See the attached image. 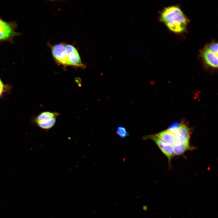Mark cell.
<instances>
[{
	"mask_svg": "<svg viewBox=\"0 0 218 218\" xmlns=\"http://www.w3.org/2000/svg\"><path fill=\"white\" fill-rule=\"evenodd\" d=\"M158 19L170 31L177 34L187 31L190 20L178 5L164 7L159 12Z\"/></svg>",
	"mask_w": 218,
	"mask_h": 218,
	"instance_id": "cell-1",
	"label": "cell"
},
{
	"mask_svg": "<svg viewBox=\"0 0 218 218\" xmlns=\"http://www.w3.org/2000/svg\"><path fill=\"white\" fill-rule=\"evenodd\" d=\"M143 138L144 140L150 139L155 142L162 153L167 158L169 163H170L174 155L172 145L165 142L153 134L144 136Z\"/></svg>",
	"mask_w": 218,
	"mask_h": 218,
	"instance_id": "cell-6",
	"label": "cell"
},
{
	"mask_svg": "<svg viewBox=\"0 0 218 218\" xmlns=\"http://www.w3.org/2000/svg\"><path fill=\"white\" fill-rule=\"evenodd\" d=\"M154 135L165 142L172 146L177 143L175 134L169 129L162 131Z\"/></svg>",
	"mask_w": 218,
	"mask_h": 218,
	"instance_id": "cell-8",
	"label": "cell"
},
{
	"mask_svg": "<svg viewBox=\"0 0 218 218\" xmlns=\"http://www.w3.org/2000/svg\"><path fill=\"white\" fill-rule=\"evenodd\" d=\"M173 153L174 155H181L187 150H190V146L180 144L176 143L172 146Z\"/></svg>",
	"mask_w": 218,
	"mask_h": 218,
	"instance_id": "cell-10",
	"label": "cell"
},
{
	"mask_svg": "<svg viewBox=\"0 0 218 218\" xmlns=\"http://www.w3.org/2000/svg\"><path fill=\"white\" fill-rule=\"evenodd\" d=\"M59 114L57 112L45 111L39 114L35 119L36 125L44 130H48L55 124Z\"/></svg>",
	"mask_w": 218,
	"mask_h": 218,
	"instance_id": "cell-4",
	"label": "cell"
},
{
	"mask_svg": "<svg viewBox=\"0 0 218 218\" xmlns=\"http://www.w3.org/2000/svg\"><path fill=\"white\" fill-rule=\"evenodd\" d=\"M168 129L175 134L177 143L190 145V133L188 127L184 124L177 123L172 124Z\"/></svg>",
	"mask_w": 218,
	"mask_h": 218,
	"instance_id": "cell-3",
	"label": "cell"
},
{
	"mask_svg": "<svg viewBox=\"0 0 218 218\" xmlns=\"http://www.w3.org/2000/svg\"><path fill=\"white\" fill-rule=\"evenodd\" d=\"M13 34V29L10 25L2 21L0 23V40L7 39Z\"/></svg>",
	"mask_w": 218,
	"mask_h": 218,
	"instance_id": "cell-9",
	"label": "cell"
},
{
	"mask_svg": "<svg viewBox=\"0 0 218 218\" xmlns=\"http://www.w3.org/2000/svg\"><path fill=\"white\" fill-rule=\"evenodd\" d=\"M199 56L206 66L212 68H217L218 59L217 42L213 41L206 44L200 51Z\"/></svg>",
	"mask_w": 218,
	"mask_h": 218,
	"instance_id": "cell-2",
	"label": "cell"
},
{
	"mask_svg": "<svg viewBox=\"0 0 218 218\" xmlns=\"http://www.w3.org/2000/svg\"><path fill=\"white\" fill-rule=\"evenodd\" d=\"M116 133L117 135L121 138H124L129 135V133L126 128L122 126L118 127L116 129Z\"/></svg>",
	"mask_w": 218,
	"mask_h": 218,
	"instance_id": "cell-11",
	"label": "cell"
},
{
	"mask_svg": "<svg viewBox=\"0 0 218 218\" xmlns=\"http://www.w3.org/2000/svg\"><path fill=\"white\" fill-rule=\"evenodd\" d=\"M64 48L70 66L82 68H85V65L82 62L78 50L74 46L71 45L65 44Z\"/></svg>",
	"mask_w": 218,
	"mask_h": 218,
	"instance_id": "cell-7",
	"label": "cell"
},
{
	"mask_svg": "<svg viewBox=\"0 0 218 218\" xmlns=\"http://www.w3.org/2000/svg\"><path fill=\"white\" fill-rule=\"evenodd\" d=\"M65 44L59 43L51 46V51L54 59L58 64L64 66H70L64 48Z\"/></svg>",
	"mask_w": 218,
	"mask_h": 218,
	"instance_id": "cell-5",
	"label": "cell"
},
{
	"mask_svg": "<svg viewBox=\"0 0 218 218\" xmlns=\"http://www.w3.org/2000/svg\"><path fill=\"white\" fill-rule=\"evenodd\" d=\"M4 87V84L0 79V96L3 91Z\"/></svg>",
	"mask_w": 218,
	"mask_h": 218,
	"instance_id": "cell-12",
	"label": "cell"
},
{
	"mask_svg": "<svg viewBox=\"0 0 218 218\" xmlns=\"http://www.w3.org/2000/svg\"><path fill=\"white\" fill-rule=\"evenodd\" d=\"M2 21L1 19H0V23Z\"/></svg>",
	"mask_w": 218,
	"mask_h": 218,
	"instance_id": "cell-13",
	"label": "cell"
}]
</instances>
